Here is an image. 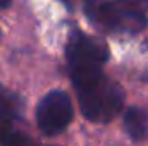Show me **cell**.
<instances>
[{"label": "cell", "instance_id": "1", "mask_svg": "<svg viewBox=\"0 0 148 146\" xmlns=\"http://www.w3.org/2000/svg\"><path fill=\"white\" fill-rule=\"evenodd\" d=\"M67 67L73 79V86H86L103 76V64L109 60V46L103 40L74 29L69 35L66 46Z\"/></svg>", "mask_w": 148, "mask_h": 146}, {"label": "cell", "instance_id": "2", "mask_svg": "<svg viewBox=\"0 0 148 146\" xmlns=\"http://www.w3.org/2000/svg\"><path fill=\"white\" fill-rule=\"evenodd\" d=\"M84 10L107 31L138 33L147 26L148 0H90Z\"/></svg>", "mask_w": 148, "mask_h": 146}, {"label": "cell", "instance_id": "3", "mask_svg": "<svg viewBox=\"0 0 148 146\" xmlns=\"http://www.w3.org/2000/svg\"><path fill=\"white\" fill-rule=\"evenodd\" d=\"M76 95L81 113L91 122H110L124 105L122 88L105 76L86 86L76 88Z\"/></svg>", "mask_w": 148, "mask_h": 146}, {"label": "cell", "instance_id": "4", "mask_svg": "<svg viewBox=\"0 0 148 146\" xmlns=\"http://www.w3.org/2000/svg\"><path fill=\"white\" fill-rule=\"evenodd\" d=\"M73 100L64 91H50L36 107V124L45 136H57L73 120Z\"/></svg>", "mask_w": 148, "mask_h": 146}, {"label": "cell", "instance_id": "5", "mask_svg": "<svg viewBox=\"0 0 148 146\" xmlns=\"http://www.w3.org/2000/svg\"><path fill=\"white\" fill-rule=\"evenodd\" d=\"M124 131L133 141L148 138V112L140 107H131L124 113Z\"/></svg>", "mask_w": 148, "mask_h": 146}, {"label": "cell", "instance_id": "6", "mask_svg": "<svg viewBox=\"0 0 148 146\" xmlns=\"http://www.w3.org/2000/svg\"><path fill=\"white\" fill-rule=\"evenodd\" d=\"M21 112H23V100L14 91L0 84V126L14 122L16 119H19Z\"/></svg>", "mask_w": 148, "mask_h": 146}, {"label": "cell", "instance_id": "7", "mask_svg": "<svg viewBox=\"0 0 148 146\" xmlns=\"http://www.w3.org/2000/svg\"><path fill=\"white\" fill-rule=\"evenodd\" d=\"M0 146H36V143L24 132L7 126H0Z\"/></svg>", "mask_w": 148, "mask_h": 146}, {"label": "cell", "instance_id": "8", "mask_svg": "<svg viewBox=\"0 0 148 146\" xmlns=\"http://www.w3.org/2000/svg\"><path fill=\"white\" fill-rule=\"evenodd\" d=\"M10 2H12V0H0V10H2V9H7V7L10 5Z\"/></svg>", "mask_w": 148, "mask_h": 146}, {"label": "cell", "instance_id": "9", "mask_svg": "<svg viewBox=\"0 0 148 146\" xmlns=\"http://www.w3.org/2000/svg\"><path fill=\"white\" fill-rule=\"evenodd\" d=\"M64 2H69V0H64Z\"/></svg>", "mask_w": 148, "mask_h": 146}]
</instances>
